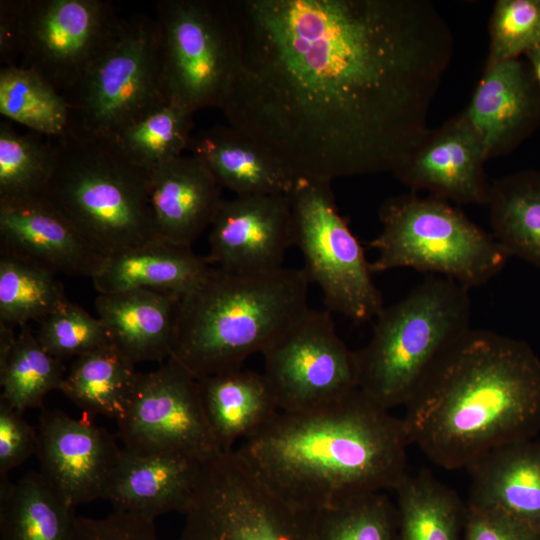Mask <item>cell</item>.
<instances>
[{
  "label": "cell",
  "mask_w": 540,
  "mask_h": 540,
  "mask_svg": "<svg viewBox=\"0 0 540 540\" xmlns=\"http://www.w3.org/2000/svg\"><path fill=\"white\" fill-rule=\"evenodd\" d=\"M237 63L220 110L297 178L394 174L431 132L454 53L426 0H226Z\"/></svg>",
  "instance_id": "obj_1"
},
{
  "label": "cell",
  "mask_w": 540,
  "mask_h": 540,
  "mask_svg": "<svg viewBox=\"0 0 540 540\" xmlns=\"http://www.w3.org/2000/svg\"><path fill=\"white\" fill-rule=\"evenodd\" d=\"M405 408L410 445L437 466L467 469L499 446L537 436L540 359L524 341L470 328Z\"/></svg>",
  "instance_id": "obj_2"
},
{
  "label": "cell",
  "mask_w": 540,
  "mask_h": 540,
  "mask_svg": "<svg viewBox=\"0 0 540 540\" xmlns=\"http://www.w3.org/2000/svg\"><path fill=\"white\" fill-rule=\"evenodd\" d=\"M410 445L398 418L360 389L300 412H279L237 453L281 498L315 512L347 498L395 490Z\"/></svg>",
  "instance_id": "obj_3"
},
{
  "label": "cell",
  "mask_w": 540,
  "mask_h": 540,
  "mask_svg": "<svg viewBox=\"0 0 540 540\" xmlns=\"http://www.w3.org/2000/svg\"><path fill=\"white\" fill-rule=\"evenodd\" d=\"M303 268L246 274L212 268L179 302L170 358L195 379L243 368L308 309Z\"/></svg>",
  "instance_id": "obj_4"
},
{
  "label": "cell",
  "mask_w": 540,
  "mask_h": 540,
  "mask_svg": "<svg viewBox=\"0 0 540 540\" xmlns=\"http://www.w3.org/2000/svg\"><path fill=\"white\" fill-rule=\"evenodd\" d=\"M54 142L56 164L43 196L102 258L159 239L148 172L110 140L69 131Z\"/></svg>",
  "instance_id": "obj_5"
},
{
  "label": "cell",
  "mask_w": 540,
  "mask_h": 540,
  "mask_svg": "<svg viewBox=\"0 0 540 540\" xmlns=\"http://www.w3.org/2000/svg\"><path fill=\"white\" fill-rule=\"evenodd\" d=\"M469 290L431 275L383 307L369 342L355 351L358 389L387 410L405 406L438 359L471 328Z\"/></svg>",
  "instance_id": "obj_6"
},
{
  "label": "cell",
  "mask_w": 540,
  "mask_h": 540,
  "mask_svg": "<svg viewBox=\"0 0 540 540\" xmlns=\"http://www.w3.org/2000/svg\"><path fill=\"white\" fill-rule=\"evenodd\" d=\"M381 231L370 241L377 252L373 273L412 268L444 276L471 289L500 272L510 254L495 237L449 201L415 193L387 199Z\"/></svg>",
  "instance_id": "obj_7"
},
{
  "label": "cell",
  "mask_w": 540,
  "mask_h": 540,
  "mask_svg": "<svg viewBox=\"0 0 540 540\" xmlns=\"http://www.w3.org/2000/svg\"><path fill=\"white\" fill-rule=\"evenodd\" d=\"M63 97L69 131L106 140L169 103L156 19L142 14L125 18L119 37Z\"/></svg>",
  "instance_id": "obj_8"
},
{
  "label": "cell",
  "mask_w": 540,
  "mask_h": 540,
  "mask_svg": "<svg viewBox=\"0 0 540 540\" xmlns=\"http://www.w3.org/2000/svg\"><path fill=\"white\" fill-rule=\"evenodd\" d=\"M177 540H314L312 513L276 494L236 450L203 463Z\"/></svg>",
  "instance_id": "obj_9"
},
{
  "label": "cell",
  "mask_w": 540,
  "mask_h": 540,
  "mask_svg": "<svg viewBox=\"0 0 540 540\" xmlns=\"http://www.w3.org/2000/svg\"><path fill=\"white\" fill-rule=\"evenodd\" d=\"M156 11L168 102L193 114L221 109L237 63L226 0H162Z\"/></svg>",
  "instance_id": "obj_10"
},
{
  "label": "cell",
  "mask_w": 540,
  "mask_h": 540,
  "mask_svg": "<svg viewBox=\"0 0 540 540\" xmlns=\"http://www.w3.org/2000/svg\"><path fill=\"white\" fill-rule=\"evenodd\" d=\"M331 183L299 178L290 194L294 246L326 309L361 323L383 309L362 245L336 206Z\"/></svg>",
  "instance_id": "obj_11"
},
{
  "label": "cell",
  "mask_w": 540,
  "mask_h": 540,
  "mask_svg": "<svg viewBox=\"0 0 540 540\" xmlns=\"http://www.w3.org/2000/svg\"><path fill=\"white\" fill-rule=\"evenodd\" d=\"M124 22L102 0H18L22 66L63 95L115 42Z\"/></svg>",
  "instance_id": "obj_12"
},
{
  "label": "cell",
  "mask_w": 540,
  "mask_h": 540,
  "mask_svg": "<svg viewBox=\"0 0 540 540\" xmlns=\"http://www.w3.org/2000/svg\"><path fill=\"white\" fill-rule=\"evenodd\" d=\"M117 422L123 448L138 455L177 453L206 462L224 452L205 415L197 379L172 358L139 373Z\"/></svg>",
  "instance_id": "obj_13"
},
{
  "label": "cell",
  "mask_w": 540,
  "mask_h": 540,
  "mask_svg": "<svg viewBox=\"0 0 540 540\" xmlns=\"http://www.w3.org/2000/svg\"><path fill=\"white\" fill-rule=\"evenodd\" d=\"M262 355L281 412L319 407L358 388L355 351L339 337L327 309L309 308Z\"/></svg>",
  "instance_id": "obj_14"
},
{
  "label": "cell",
  "mask_w": 540,
  "mask_h": 540,
  "mask_svg": "<svg viewBox=\"0 0 540 540\" xmlns=\"http://www.w3.org/2000/svg\"><path fill=\"white\" fill-rule=\"evenodd\" d=\"M83 415L75 419L60 410L44 411L37 431L40 474L73 508L105 499L123 449Z\"/></svg>",
  "instance_id": "obj_15"
},
{
  "label": "cell",
  "mask_w": 540,
  "mask_h": 540,
  "mask_svg": "<svg viewBox=\"0 0 540 540\" xmlns=\"http://www.w3.org/2000/svg\"><path fill=\"white\" fill-rule=\"evenodd\" d=\"M209 264L236 273L256 274L283 267L294 245L290 195L235 196L223 200L210 226Z\"/></svg>",
  "instance_id": "obj_16"
},
{
  "label": "cell",
  "mask_w": 540,
  "mask_h": 540,
  "mask_svg": "<svg viewBox=\"0 0 540 540\" xmlns=\"http://www.w3.org/2000/svg\"><path fill=\"white\" fill-rule=\"evenodd\" d=\"M486 161L481 139L461 112L432 129L394 176L412 191L424 190L458 204L487 205L491 183L484 172Z\"/></svg>",
  "instance_id": "obj_17"
},
{
  "label": "cell",
  "mask_w": 540,
  "mask_h": 540,
  "mask_svg": "<svg viewBox=\"0 0 540 540\" xmlns=\"http://www.w3.org/2000/svg\"><path fill=\"white\" fill-rule=\"evenodd\" d=\"M0 243L54 274L92 278L104 260L43 195L0 198Z\"/></svg>",
  "instance_id": "obj_18"
},
{
  "label": "cell",
  "mask_w": 540,
  "mask_h": 540,
  "mask_svg": "<svg viewBox=\"0 0 540 540\" xmlns=\"http://www.w3.org/2000/svg\"><path fill=\"white\" fill-rule=\"evenodd\" d=\"M462 113L487 160L512 151L540 125V88L529 64L517 58L485 67Z\"/></svg>",
  "instance_id": "obj_19"
},
{
  "label": "cell",
  "mask_w": 540,
  "mask_h": 540,
  "mask_svg": "<svg viewBox=\"0 0 540 540\" xmlns=\"http://www.w3.org/2000/svg\"><path fill=\"white\" fill-rule=\"evenodd\" d=\"M149 173V195L159 239L191 247L211 226L224 200L222 187L198 158L177 157Z\"/></svg>",
  "instance_id": "obj_20"
},
{
  "label": "cell",
  "mask_w": 540,
  "mask_h": 540,
  "mask_svg": "<svg viewBox=\"0 0 540 540\" xmlns=\"http://www.w3.org/2000/svg\"><path fill=\"white\" fill-rule=\"evenodd\" d=\"M204 462L177 453L138 455L122 449L107 491L115 510L155 519L185 513Z\"/></svg>",
  "instance_id": "obj_21"
},
{
  "label": "cell",
  "mask_w": 540,
  "mask_h": 540,
  "mask_svg": "<svg viewBox=\"0 0 540 540\" xmlns=\"http://www.w3.org/2000/svg\"><path fill=\"white\" fill-rule=\"evenodd\" d=\"M181 296L150 289L98 294L97 317L108 339L133 363L170 358Z\"/></svg>",
  "instance_id": "obj_22"
},
{
  "label": "cell",
  "mask_w": 540,
  "mask_h": 540,
  "mask_svg": "<svg viewBox=\"0 0 540 540\" xmlns=\"http://www.w3.org/2000/svg\"><path fill=\"white\" fill-rule=\"evenodd\" d=\"M466 470L467 504L505 513L540 531V438L499 446Z\"/></svg>",
  "instance_id": "obj_23"
},
{
  "label": "cell",
  "mask_w": 540,
  "mask_h": 540,
  "mask_svg": "<svg viewBox=\"0 0 540 540\" xmlns=\"http://www.w3.org/2000/svg\"><path fill=\"white\" fill-rule=\"evenodd\" d=\"M220 186L236 196L290 195L299 178L272 153L231 125H216L192 134L188 148Z\"/></svg>",
  "instance_id": "obj_24"
},
{
  "label": "cell",
  "mask_w": 540,
  "mask_h": 540,
  "mask_svg": "<svg viewBox=\"0 0 540 540\" xmlns=\"http://www.w3.org/2000/svg\"><path fill=\"white\" fill-rule=\"evenodd\" d=\"M209 269L191 247L157 239L105 258L91 280L98 294L150 289L182 297Z\"/></svg>",
  "instance_id": "obj_25"
},
{
  "label": "cell",
  "mask_w": 540,
  "mask_h": 540,
  "mask_svg": "<svg viewBox=\"0 0 540 540\" xmlns=\"http://www.w3.org/2000/svg\"><path fill=\"white\" fill-rule=\"evenodd\" d=\"M198 381L203 409L223 451L249 438L279 414L274 393L263 373L243 368Z\"/></svg>",
  "instance_id": "obj_26"
},
{
  "label": "cell",
  "mask_w": 540,
  "mask_h": 540,
  "mask_svg": "<svg viewBox=\"0 0 540 540\" xmlns=\"http://www.w3.org/2000/svg\"><path fill=\"white\" fill-rule=\"evenodd\" d=\"M73 509L40 472L0 478V540H72Z\"/></svg>",
  "instance_id": "obj_27"
},
{
  "label": "cell",
  "mask_w": 540,
  "mask_h": 540,
  "mask_svg": "<svg viewBox=\"0 0 540 540\" xmlns=\"http://www.w3.org/2000/svg\"><path fill=\"white\" fill-rule=\"evenodd\" d=\"M135 363L108 343L75 359L60 391L83 413L119 419L133 396Z\"/></svg>",
  "instance_id": "obj_28"
},
{
  "label": "cell",
  "mask_w": 540,
  "mask_h": 540,
  "mask_svg": "<svg viewBox=\"0 0 540 540\" xmlns=\"http://www.w3.org/2000/svg\"><path fill=\"white\" fill-rule=\"evenodd\" d=\"M397 495V540H463L466 503L428 470L408 474Z\"/></svg>",
  "instance_id": "obj_29"
},
{
  "label": "cell",
  "mask_w": 540,
  "mask_h": 540,
  "mask_svg": "<svg viewBox=\"0 0 540 540\" xmlns=\"http://www.w3.org/2000/svg\"><path fill=\"white\" fill-rule=\"evenodd\" d=\"M495 239L540 268V172L522 171L490 184L487 202Z\"/></svg>",
  "instance_id": "obj_30"
},
{
  "label": "cell",
  "mask_w": 540,
  "mask_h": 540,
  "mask_svg": "<svg viewBox=\"0 0 540 540\" xmlns=\"http://www.w3.org/2000/svg\"><path fill=\"white\" fill-rule=\"evenodd\" d=\"M0 113L47 138L62 137L70 130L69 108L63 95L22 65L0 69Z\"/></svg>",
  "instance_id": "obj_31"
},
{
  "label": "cell",
  "mask_w": 540,
  "mask_h": 540,
  "mask_svg": "<svg viewBox=\"0 0 540 540\" xmlns=\"http://www.w3.org/2000/svg\"><path fill=\"white\" fill-rule=\"evenodd\" d=\"M68 301L54 273L0 251V323L39 322Z\"/></svg>",
  "instance_id": "obj_32"
},
{
  "label": "cell",
  "mask_w": 540,
  "mask_h": 540,
  "mask_svg": "<svg viewBox=\"0 0 540 540\" xmlns=\"http://www.w3.org/2000/svg\"><path fill=\"white\" fill-rule=\"evenodd\" d=\"M65 376L63 361L48 353L31 327L24 325L10 358L0 369V399L21 413L40 407L49 392L60 391Z\"/></svg>",
  "instance_id": "obj_33"
},
{
  "label": "cell",
  "mask_w": 540,
  "mask_h": 540,
  "mask_svg": "<svg viewBox=\"0 0 540 540\" xmlns=\"http://www.w3.org/2000/svg\"><path fill=\"white\" fill-rule=\"evenodd\" d=\"M193 115L166 103L110 141L134 165L150 172L183 155L192 136Z\"/></svg>",
  "instance_id": "obj_34"
},
{
  "label": "cell",
  "mask_w": 540,
  "mask_h": 540,
  "mask_svg": "<svg viewBox=\"0 0 540 540\" xmlns=\"http://www.w3.org/2000/svg\"><path fill=\"white\" fill-rule=\"evenodd\" d=\"M41 134L19 133L0 123V198L40 196L56 164L55 142Z\"/></svg>",
  "instance_id": "obj_35"
},
{
  "label": "cell",
  "mask_w": 540,
  "mask_h": 540,
  "mask_svg": "<svg viewBox=\"0 0 540 540\" xmlns=\"http://www.w3.org/2000/svg\"><path fill=\"white\" fill-rule=\"evenodd\" d=\"M314 540H397L396 504L382 492L347 498L312 512Z\"/></svg>",
  "instance_id": "obj_36"
},
{
  "label": "cell",
  "mask_w": 540,
  "mask_h": 540,
  "mask_svg": "<svg viewBox=\"0 0 540 540\" xmlns=\"http://www.w3.org/2000/svg\"><path fill=\"white\" fill-rule=\"evenodd\" d=\"M485 67L540 47V0H498L489 23Z\"/></svg>",
  "instance_id": "obj_37"
},
{
  "label": "cell",
  "mask_w": 540,
  "mask_h": 540,
  "mask_svg": "<svg viewBox=\"0 0 540 540\" xmlns=\"http://www.w3.org/2000/svg\"><path fill=\"white\" fill-rule=\"evenodd\" d=\"M36 336L43 348L64 361L110 343L98 317L68 301L39 322Z\"/></svg>",
  "instance_id": "obj_38"
},
{
  "label": "cell",
  "mask_w": 540,
  "mask_h": 540,
  "mask_svg": "<svg viewBox=\"0 0 540 540\" xmlns=\"http://www.w3.org/2000/svg\"><path fill=\"white\" fill-rule=\"evenodd\" d=\"M155 519L115 510L104 518L75 517L72 540H158Z\"/></svg>",
  "instance_id": "obj_39"
},
{
  "label": "cell",
  "mask_w": 540,
  "mask_h": 540,
  "mask_svg": "<svg viewBox=\"0 0 540 540\" xmlns=\"http://www.w3.org/2000/svg\"><path fill=\"white\" fill-rule=\"evenodd\" d=\"M22 414L0 399V478L37 452L38 433Z\"/></svg>",
  "instance_id": "obj_40"
},
{
  "label": "cell",
  "mask_w": 540,
  "mask_h": 540,
  "mask_svg": "<svg viewBox=\"0 0 540 540\" xmlns=\"http://www.w3.org/2000/svg\"><path fill=\"white\" fill-rule=\"evenodd\" d=\"M463 540H540V531L505 513L466 503Z\"/></svg>",
  "instance_id": "obj_41"
},
{
  "label": "cell",
  "mask_w": 540,
  "mask_h": 540,
  "mask_svg": "<svg viewBox=\"0 0 540 540\" xmlns=\"http://www.w3.org/2000/svg\"><path fill=\"white\" fill-rule=\"evenodd\" d=\"M20 56L18 0L0 1V60L3 66L15 65Z\"/></svg>",
  "instance_id": "obj_42"
},
{
  "label": "cell",
  "mask_w": 540,
  "mask_h": 540,
  "mask_svg": "<svg viewBox=\"0 0 540 540\" xmlns=\"http://www.w3.org/2000/svg\"><path fill=\"white\" fill-rule=\"evenodd\" d=\"M16 339L17 334L14 332V327L0 323V369L5 366L10 358Z\"/></svg>",
  "instance_id": "obj_43"
},
{
  "label": "cell",
  "mask_w": 540,
  "mask_h": 540,
  "mask_svg": "<svg viewBox=\"0 0 540 540\" xmlns=\"http://www.w3.org/2000/svg\"><path fill=\"white\" fill-rule=\"evenodd\" d=\"M525 56L540 88V47L528 51Z\"/></svg>",
  "instance_id": "obj_44"
}]
</instances>
